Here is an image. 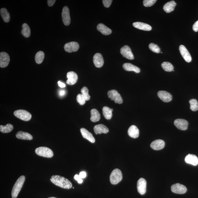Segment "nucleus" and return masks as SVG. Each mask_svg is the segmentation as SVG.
Segmentation results:
<instances>
[{
  "label": "nucleus",
  "mask_w": 198,
  "mask_h": 198,
  "mask_svg": "<svg viewBox=\"0 0 198 198\" xmlns=\"http://www.w3.org/2000/svg\"><path fill=\"white\" fill-rule=\"evenodd\" d=\"M51 182L55 185L65 189L71 188L72 184L70 181L60 175H53L50 178Z\"/></svg>",
  "instance_id": "1"
},
{
  "label": "nucleus",
  "mask_w": 198,
  "mask_h": 198,
  "mask_svg": "<svg viewBox=\"0 0 198 198\" xmlns=\"http://www.w3.org/2000/svg\"><path fill=\"white\" fill-rule=\"evenodd\" d=\"M25 178L24 176L22 175L18 178L15 184L13 186L11 192L12 198H16L22 188L24 182Z\"/></svg>",
  "instance_id": "2"
},
{
  "label": "nucleus",
  "mask_w": 198,
  "mask_h": 198,
  "mask_svg": "<svg viewBox=\"0 0 198 198\" xmlns=\"http://www.w3.org/2000/svg\"><path fill=\"white\" fill-rule=\"evenodd\" d=\"M123 175L121 171L118 169H115L112 171L110 176V181L113 184H116L122 180Z\"/></svg>",
  "instance_id": "3"
},
{
  "label": "nucleus",
  "mask_w": 198,
  "mask_h": 198,
  "mask_svg": "<svg viewBox=\"0 0 198 198\" xmlns=\"http://www.w3.org/2000/svg\"><path fill=\"white\" fill-rule=\"evenodd\" d=\"M35 152L38 156L47 158H51L54 155L52 150L46 147H40L36 148Z\"/></svg>",
  "instance_id": "4"
},
{
  "label": "nucleus",
  "mask_w": 198,
  "mask_h": 198,
  "mask_svg": "<svg viewBox=\"0 0 198 198\" xmlns=\"http://www.w3.org/2000/svg\"><path fill=\"white\" fill-rule=\"evenodd\" d=\"M14 115L16 118L25 121H29L32 118L31 114L26 110H16L14 112Z\"/></svg>",
  "instance_id": "5"
},
{
  "label": "nucleus",
  "mask_w": 198,
  "mask_h": 198,
  "mask_svg": "<svg viewBox=\"0 0 198 198\" xmlns=\"http://www.w3.org/2000/svg\"><path fill=\"white\" fill-rule=\"evenodd\" d=\"M108 95L111 100H114L116 103L121 104L123 102L121 95L116 90H112L108 92Z\"/></svg>",
  "instance_id": "6"
},
{
  "label": "nucleus",
  "mask_w": 198,
  "mask_h": 198,
  "mask_svg": "<svg viewBox=\"0 0 198 198\" xmlns=\"http://www.w3.org/2000/svg\"><path fill=\"white\" fill-rule=\"evenodd\" d=\"M171 190L173 193L178 194H184L187 190L185 186L179 183L173 184L171 187Z\"/></svg>",
  "instance_id": "7"
},
{
  "label": "nucleus",
  "mask_w": 198,
  "mask_h": 198,
  "mask_svg": "<svg viewBox=\"0 0 198 198\" xmlns=\"http://www.w3.org/2000/svg\"><path fill=\"white\" fill-rule=\"evenodd\" d=\"M121 53L124 57L127 59L130 60L134 59V56L132 53L131 49L128 46H124L121 48Z\"/></svg>",
  "instance_id": "8"
},
{
  "label": "nucleus",
  "mask_w": 198,
  "mask_h": 198,
  "mask_svg": "<svg viewBox=\"0 0 198 198\" xmlns=\"http://www.w3.org/2000/svg\"><path fill=\"white\" fill-rule=\"evenodd\" d=\"M79 46L76 42H72L67 43L64 45V49L66 52H77L78 50Z\"/></svg>",
  "instance_id": "9"
},
{
  "label": "nucleus",
  "mask_w": 198,
  "mask_h": 198,
  "mask_svg": "<svg viewBox=\"0 0 198 198\" xmlns=\"http://www.w3.org/2000/svg\"><path fill=\"white\" fill-rule=\"evenodd\" d=\"M10 58L8 54L6 52H2L0 53V67H5L9 63Z\"/></svg>",
  "instance_id": "10"
},
{
  "label": "nucleus",
  "mask_w": 198,
  "mask_h": 198,
  "mask_svg": "<svg viewBox=\"0 0 198 198\" xmlns=\"http://www.w3.org/2000/svg\"><path fill=\"white\" fill-rule=\"evenodd\" d=\"M179 50L181 55L184 58V60L187 62H191L192 60L191 55L185 46L183 45H181L179 46Z\"/></svg>",
  "instance_id": "11"
},
{
  "label": "nucleus",
  "mask_w": 198,
  "mask_h": 198,
  "mask_svg": "<svg viewBox=\"0 0 198 198\" xmlns=\"http://www.w3.org/2000/svg\"><path fill=\"white\" fill-rule=\"evenodd\" d=\"M138 191L141 195L144 194L146 192V181L143 178H141L137 182Z\"/></svg>",
  "instance_id": "12"
},
{
  "label": "nucleus",
  "mask_w": 198,
  "mask_h": 198,
  "mask_svg": "<svg viewBox=\"0 0 198 198\" xmlns=\"http://www.w3.org/2000/svg\"><path fill=\"white\" fill-rule=\"evenodd\" d=\"M62 16L63 22L64 25L66 26H68L70 23V10L68 7L65 6L63 8Z\"/></svg>",
  "instance_id": "13"
},
{
  "label": "nucleus",
  "mask_w": 198,
  "mask_h": 198,
  "mask_svg": "<svg viewBox=\"0 0 198 198\" xmlns=\"http://www.w3.org/2000/svg\"><path fill=\"white\" fill-rule=\"evenodd\" d=\"M175 126L177 128L182 130H186L187 129L188 126V122L185 119H177L174 122Z\"/></svg>",
  "instance_id": "14"
},
{
  "label": "nucleus",
  "mask_w": 198,
  "mask_h": 198,
  "mask_svg": "<svg viewBox=\"0 0 198 198\" xmlns=\"http://www.w3.org/2000/svg\"><path fill=\"white\" fill-rule=\"evenodd\" d=\"M159 98L165 103L170 102L172 100V97L170 93L165 91H160L157 93Z\"/></svg>",
  "instance_id": "15"
},
{
  "label": "nucleus",
  "mask_w": 198,
  "mask_h": 198,
  "mask_svg": "<svg viewBox=\"0 0 198 198\" xmlns=\"http://www.w3.org/2000/svg\"><path fill=\"white\" fill-rule=\"evenodd\" d=\"M67 83L69 85H73L77 82L78 76L77 74L73 71L69 72L67 73Z\"/></svg>",
  "instance_id": "16"
},
{
  "label": "nucleus",
  "mask_w": 198,
  "mask_h": 198,
  "mask_svg": "<svg viewBox=\"0 0 198 198\" xmlns=\"http://www.w3.org/2000/svg\"><path fill=\"white\" fill-rule=\"evenodd\" d=\"M93 62L94 65L97 67H101L104 64V60L102 55L100 53H96L93 57Z\"/></svg>",
  "instance_id": "17"
},
{
  "label": "nucleus",
  "mask_w": 198,
  "mask_h": 198,
  "mask_svg": "<svg viewBox=\"0 0 198 198\" xmlns=\"http://www.w3.org/2000/svg\"><path fill=\"white\" fill-rule=\"evenodd\" d=\"M165 146V142L161 139H157L151 142V147L154 150H160L163 149Z\"/></svg>",
  "instance_id": "18"
},
{
  "label": "nucleus",
  "mask_w": 198,
  "mask_h": 198,
  "mask_svg": "<svg viewBox=\"0 0 198 198\" xmlns=\"http://www.w3.org/2000/svg\"><path fill=\"white\" fill-rule=\"evenodd\" d=\"M185 161L187 164L196 166L198 164V158L197 156L194 154H189L185 157Z\"/></svg>",
  "instance_id": "19"
},
{
  "label": "nucleus",
  "mask_w": 198,
  "mask_h": 198,
  "mask_svg": "<svg viewBox=\"0 0 198 198\" xmlns=\"http://www.w3.org/2000/svg\"><path fill=\"white\" fill-rule=\"evenodd\" d=\"M80 130L82 137L89 141L91 143H94L95 142V139L93 136L92 133H90L86 129L81 128Z\"/></svg>",
  "instance_id": "20"
},
{
  "label": "nucleus",
  "mask_w": 198,
  "mask_h": 198,
  "mask_svg": "<svg viewBox=\"0 0 198 198\" xmlns=\"http://www.w3.org/2000/svg\"><path fill=\"white\" fill-rule=\"evenodd\" d=\"M133 26L137 29L145 31H150L152 28L149 25L142 22H135L133 23Z\"/></svg>",
  "instance_id": "21"
},
{
  "label": "nucleus",
  "mask_w": 198,
  "mask_h": 198,
  "mask_svg": "<svg viewBox=\"0 0 198 198\" xmlns=\"http://www.w3.org/2000/svg\"><path fill=\"white\" fill-rule=\"evenodd\" d=\"M94 130L96 134L106 133H108L109 131L108 128L102 124L95 126L94 127Z\"/></svg>",
  "instance_id": "22"
},
{
  "label": "nucleus",
  "mask_w": 198,
  "mask_h": 198,
  "mask_svg": "<svg viewBox=\"0 0 198 198\" xmlns=\"http://www.w3.org/2000/svg\"><path fill=\"white\" fill-rule=\"evenodd\" d=\"M128 133L130 137L136 138L139 136V130L136 126L132 125L128 128Z\"/></svg>",
  "instance_id": "23"
},
{
  "label": "nucleus",
  "mask_w": 198,
  "mask_h": 198,
  "mask_svg": "<svg viewBox=\"0 0 198 198\" xmlns=\"http://www.w3.org/2000/svg\"><path fill=\"white\" fill-rule=\"evenodd\" d=\"M16 136L17 138L23 140H31L33 139L32 136L29 133L22 131L17 132Z\"/></svg>",
  "instance_id": "24"
},
{
  "label": "nucleus",
  "mask_w": 198,
  "mask_h": 198,
  "mask_svg": "<svg viewBox=\"0 0 198 198\" xmlns=\"http://www.w3.org/2000/svg\"><path fill=\"white\" fill-rule=\"evenodd\" d=\"M97 30L105 35H108L112 33V30L103 24H100L97 25Z\"/></svg>",
  "instance_id": "25"
},
{
  "label": "nucleus",
  "mask_w": 198,
  "mask_h": 198,
  "mask_svg": "<svg viewBox=\"0 0 198 198\" xmlns=\"http://www.w3.org/2000/svg\"><path fill=\"white\" fill-rule=\"evenodd\" d=\"M123 67L126 71H133L136 73H139L140 72V68L131 63H124L123 65Z\"/></svg>",
  "instance_id": "26"
},
{
  "label": "nucleus",
  "mask_w": 198,
  "mask_h": 198,
  "mask_svg": "<svg viewBox=\"0 0 198 198\" xmlns=\"http://www.w3.org/2000/svg\"><path fill=\"white\" fill-rule=\"evenodd\" d=\"M176 5V3L174 1H171L166 3L163 6V9L166 13H169L174 10Z\"/></svg>",
  "instance_id": "27"
},
{
  "label": "nucleus",
  "mask_w": 198,
  "mask_h": 198,
  "mask_svg": "<svg viewBox=\"0 0 198 198\" xmlns=\"http://www.w3.org/2000/svg\"><path fill=\"white\" fill-rule=\"evenodd\" d=\"M90 120L92 122H97L100 121V115L96 109H92L91 110Z\"/></svg>",
  "instance_id": "28"
},
{
  "label": "nucleus",
  "mask_w": 198,
  "mask_h": 198,
  "mask_svg": "<svg viewBox=\"0 0 198 198\" xmlns=\"http://www.w3.org/2000/svg\"><path fill=\"white\" fill-rule=\"evenodd\" d=\"M113 109H110L107 106H104L103 109V116L106 119L110 120L112 116V112L113 111Z\"/></svg>",
  "instance_id": "29"
},
{
  "label": "nucleus",
  "mask_w": 198,
  "mask_h": 198,
  "mask_svg": "<svg viewBox=\"0 0 198 198\" xmlns=\"http://www.w3.org/2000/svg\"><path fill=\"white\" fill-rule=\"evenodd\" d=\"M0 13L3 20L6 22H8L10 19L9 13L8 12L6 9L5 8L1 9L0 10Z\"/></svg>",
  "instance_id": "30"
},
{
  "label": "nucleus",
  "mask_w": 198,
  "mask_h": 198,
  "mask_svg": "<svg viewBox=\"0 0 198 198\" xmlns=\"http://www.w3.org/2000/svg\"><path fill=\"white\" fill-rule=\"evenodd\" d=\"M22 33L24 37H28L31 35V30L29 26L26 23H24L22 25Z\"/></svg>",
  "instance_id": "31"
},
{
  "label": "nucleus",
  "mask_w": 198,
  "mask_h": 198,
  "mask_svg": "<svg viewBox=\"0 0 198 198\" xmlns=\"http://www.w3.org/2000/svg\"><path fill=\"white\" fill-rule=\"evenodd\" d=\"M13 129V126L10 124H7L5 126H0V131L3 133H10Z\"/></svg>",
  "instance_id": "32"
},
{
  "label": "nucleus",
  "mask_w": 198,
  "mask_h": 198,
  "mask_svg": "<svg viewBox=\"0 0 198 198\" xmlns=\"http://www.w3.org/2000/svg\"><path fill=\"white\" fill-rule=\"evenodd\" d=\"M44 54L42 51H39L35 55V60L36 62L38 64H41L44 59Z\"/></svg>",
  "instance_id": "33"
},
{
  "label": "nucleus",
  "mask_w": 198,
  "mask_h": 198,
  "mask_svg": "<svg viewBox=\"0 0 198 198\" xmlns=\"http://www.w3.org/2000/svg\"><path fill=\"white\" fill-rule=\"evenodd\" d=\"M161 67L165 71L171 72L174 70V66L171 63L168 62H163L161 64Z\"/></svg>",
  "instance_id": "34"
},
{
  "label": "nucleus",
  "mask_w": 198,
  "mask_h": 198,
  "mask_svg": "<svg viewBox=\"0 0 198 198\" xmlns=\"http://www.w3.org/2000/svg\"><path fill=\"white\" fill-rule=\"evenodd\" d=\"M190 108L193 111H196L198 110V102L197 100L191 99L189 100Z\"/></svg>",
  "instance_id": "35"
},
{
  "label": "nucleus",
  "mask_w": 198,
  "mask_h": 198,
  "mask_svg": "<svg viewBox=\"0 0 198 198\" xmlns=\"http://www.w3.org/2000/svg\"><path fill=\"white\" fill-rule=\"evenodd\" d=\"M81 92L82 95L85 97V100H89L90 98V96L88 94V88L86 87H84L82 88L81 90Z\"/></svg>",
  "instance_id": "36"
},
{
  "label": "nucleus",
  "mask_w": 198,
  "mask_h": 198,
  "mask_svg": "<svg viewBox=\"0 0 198 198\" xmlns=\"http://www.w3.org/2000/svg\"><path fill=\"white\" fill-rule=\"evenodd\" d=\"M148 47L151 51L156 53H159L160 52V47L157 45L154 44V43H151L150 44Z\"/></svg>",
  "instance_id": "37"
},
{
  "label": "nucleus",
  "mask_w": 198,
  "mask_h": 198,
  "mask_svg": "<svg viewBox=\"0 0 198 198\" xmlns=\"http://www.w3.org/2000/svg\"><path fill=\"white\" fill-rule=\"evenodd\" d=\"M156 1V0H144L143 1V4L145 7H151L154 5Z\"/></svg>",
  "instance_id": "38"
},
{
  "label": "nucleus",
  "mask_w": 198,
  "mask_h": 198,
  "mask_svg": "<svg viewBox=\"0 0 198 198\" xmlns=\"http://www.w3.org/2000/svg\"><path fill=\"white\" fill-rule=\"evenodd\" d=\"M77 101L80 105H83L85 103V97L82 95V94H79L77 95L76 98Z\"/></svg>",
  "instance_id": "39"
},
{
  "label": "nucleus",
  "mask_w": 198,
  "mask_h": 198,
  "mask_svg": "<svg viewBox=\"0 0 198 198\" xmlns=\"http://www.w3.org/2000/svg\"><path fill=\"white\" fill-rule=\"evenodd\" d=\"M103 5L106 8H108L111 4L112 0H103Z\"/></svg>",
  "instance_id": "40"
},
{
  "label": "nucleus",
  "mask_w": 198,
  "mask_h": 198,
  "mask_svg": "<svg viewBox=\"0 0 198 198\" xmlns=\"http://www.w3.org/2000/svg\"><path fill=\"white\" fill-rule=\"evenodd\" d=\"M74 178L75 180L77 181L78 183L79 184H81L82 182V180L80 178V177L79 176V175L76 174L75 175Z\"/></svg>",
  "instance_id": "41"
},
{
  "label": "nucleus",
  "mask_w": 198,
  "mask_h": 198,
  "mask_svg": "<svg viewBox=\"0 0 198 198\" xmlns=\"http://www.w3.org/2000/svg\"><path fill=\"white\" fill-rule=\"evenodd\" d=\"M193 29L195 32H197L198 31V20L195 22L193 26Z\"/></svg>",
  "instance_id": "42"
},
{
  "label": "nucleus",
  "mask_w": 198,
  "mask_h": 198,
  "mask_svg": "<svg viewBox=\"0 0 198 198\" xmlns=\"http://www.w3.org/2000/svg\"><path fill=\"white\" fill-rule=\"evenodd\" d=\"M55 1H56L55 0H48L47 1L48 4L49 6H52L55 4Z\"/></svg>",
  "instance_id": "43"
},
{
  "label": "nucleus",
  "mask_w": 198,
  "mask_h": 198,
  "mask_svg": "<svg viewBox=\"0 0 198 198\" xmlns=\"http://www.w3.org/2000/svg\"><path fill=\"white\" fill-rule=\"evenodd\" d=\"M79 176L81 179L85 178V177L86 176V172L85 171L81 172H80V174H79Z\"/></svg>",
  "instance_id": "44"
},
{
  "label": "nucleus",
  "mask_w": 198,
  "mask_h": 198,
  "mask_svg": "<svg viewBox=\"0 0 198 198\" xmlns=\"http://www.w3.org/2000/svg\"><path fill=\"white\" fill-rule=\"evenodd\" d=\"M66 91L64 90H61L59 92V94L60 96L62 97L64 96L65 95Z\"/></svg>",
  "instance_id": "45"
},
{
  "label": "nucleus",
  "mask_w": 198,
  "mask_h": 198,
  "mask_svg": "<svg viewBox=\"0 0 198 198\" xmlns=\"http://www.w3.org/2000/svg\"><path fill=\"white\" fill-rule=\"evenodd\" d=\"M58 85H59V86L61 88H64L66 87V85L65 84L63 83V82H61L60 81H58Z\"/></svg>",
  "instance_id": "46"
},
{
  "label": "nucleus",
  "mask_w": 198,
  "mask_h": 198,
  "mask_svg": "<svg viewBox=\"0 0 198 198\" xmlns=\"http://www.w3.org/2000/svg\"><path fill=\"white\" fill-rule=\"evenodd\" d=\"M57 198L54 197H49V198Z\"/></svg>",
  "instance_id": "47"
}]
</instances>
